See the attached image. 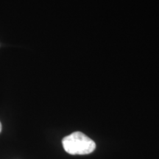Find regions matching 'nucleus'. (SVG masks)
I'll list each match as a JSON object with an SVG mask.
<instances>
[{
  "instance_id": "nucleus-1",
  "label": "nucleus",
  "mask_w": 159,
  "mask_h": 159,
  "mask_svg": "<svg viewBox=\"0 0 159 159\" xmlns=\"http://www.w3.org/2000/svg\"><path fill=\"white\" fill-rule=\"evenodd\" d=\"M63 149L70 155L90 154L96 149L92 139L81 132H74L62 140Z\"/></svg>"
},
{
  "instance_id": "nucleus-2",
  "label": "nucleus",
  "mask_w": 159,
  "mask_h": 159,
  "mask_svg": "<svg viewBox=\"0 0 159 159\" xmlns=\"http://www.w3.org/2000/svg\"><path fill=\"white\" fill-rule=\"evenodd\" d=\"M1 131H2V124L1 122H0V133H1Z\"/></svg>"
}]
</instances>
